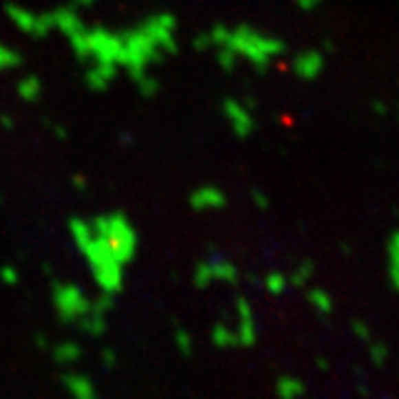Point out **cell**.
Instances as JSON below:
<instances>
[{
	"label": "cell",
	"instance_id": "6da1fadb",
	"mask_svg": "<svg viewBox=\"0 0 399 399\" xmlns=\"http://www.w3.org/2000/svg\"><path fill=\"white\" fill-rule=\"evenodd\" d=\"M177 18L171 12H160L122 34V58L120 67L133 78L149 72V67L177 54Z\"/></svg>",
	"mask_w": 399,
	"mask_h": 399
},
{
	"label": "cell",
	"instance_id": "83f0119b",
	"mask_svg": "<svg viewBox=\"0 0 399 399\" xmlns=\"http://www.w3.org/2000/svg\"><path fill=\"white\" fill-rule=\"evenodd\" d=\"M72 184L78 188V191H85V188L89 186V180H87L83 173H76V175L72 177Z\"/></svg>",
	"mask_w": 399,
	"mask_h": 399
},
{
	"label": "cell",
	"instance_id": "277c9868",
	"mask_svg": "<svg viewBox=\"0 0 399 399\" xmlns=\"http://www.w3.org/2000/svg\"><path fill=\"white\" fill-rule=\"evenodd\" d=\"M89 226L96 237H100L109 246V251L120 264H129L138 251V231L122 211L100 213L89 219Z\"/></svg>",
	"mask_w": 399,
	"mask_h": 399
},
{
	"label": "cell",
	"instance_id": "ba28073f",
	"mask_svg": "<svg viewBox=\"0 0 399 399\" xmlns=\"http://www.w3.org/2000/svg\"><path fill=\"white\" fill-rule=\"evenodd\" d=\"M222 116L226 120L228 129L237 140H248L255 133V116L253 107L248 105V100H237V98H226L222 103Z\"/></svg>",
	"mask_w": 399,
	"mask_h": 399
},
{
	"label": "cell",
	"instance_id": "f1b7e54d",
	"mask_svg": "<svg viewBox=\"0 0 399 399\" xmlns=\"http://www.w3.org/2000/svg\"><path fill=\"white\" fill-rule=\"evenodd\" d=\"M322 3H324V0H297V7L304 9V12H311V9L319 7Z\"/></svg>",
	"mask_w": 399,
	"mask_h": 399
},
{
	"label": "cell",
	"instance_id": "7c38bea8",
	"mask_svg": "<svg viewBox=\"0 0 399 399\" xmlns=\"http://www.w3.org/2000/svg\"><path fill=\"white\" fill-rule=\"evenodd\" d=\"M118 78L116 67H105V65H89L85 72V85L89 91H107L109 87L114 85V80Z\"/></svg>",
	"mask_w": 399,
	"mask_h": 399
},
{
	"label": "cell",
	"instance_id": "836d02e7",
	"mask_svg": "<svg viewBox=\"0 0 399 399\" xmlns=\"http://www.w3.org/2000/svg\"><path fill=\"white\" fill-rule=\"evenodd\" d=\"M118 140H120V144H127V147H129V144L133 142V136L129 133V131H125V133H120V136H118Z\"/></svg>",
	"mask_w": 399,
	"mask_h": 399
},
{
	"label": "cell",
	"instance_id": "9c48e42d",
	"mask_svg": "<svg viewBox=\"0 0 399 399\" xmlns=\"http://www.w3.org/2000/svg\"><path fill=\"white\" fill-rule=\"evenodd\" d=\"M213 279L235 286L237 284V268L231 262H228V259H224L222 255H217V253L208 255L204 262H200L195 266L193 282H195L197 288H204V286L211 284Z\"/></svg>",
	"mask_w": 399,
	"mask_h": 399
},
{
	"label": "cell",
	"instance_id": "8fae6325",
	"mask_svg": "<svg viewBox=\"0 0 399 399\" xmlns=\"http://www.w3.org/2000/svg\"><path fill=\"white\" fill-rule=\"evenodd\" d=\"M291 69L299 80H315L324 72V54L315 52V49L297 54L291 63Z\"/></svg>",
	"mask_w": 399,
	"mask_h": 399
},
{
	"label": "cell",
	"instance_id": "484cf974",
	"mask_svg": "<svg viewBox=\"0 0 399 399\" xmlns=\"http://www.w3.org/2000/svg\"><path fill=\"white\" fill-rule=\"evenodd\" d=\"M18 271H16V266H3L0 268V279H3L5 284H9V286H14V284H18Z\"/></svg>",
	"mask_w": 399,
	"mask_h": 399
},
{
	"label": "cell",
	"instance_id": "30bf717a",
	"mask_svg": "<svg viewBox=\"0 0 399 399\" xmlns=\"http://www.w3.org/2000/svg\"><path fill=\"white\" fill-rule=\"evenodd\" d=\"M188 206H191L195 213L222 211L226 206V193L215 184H202L188 193Z\"/></svg>",
	"mask_w": 399,
	"mask_h": 399
},
{
	"label": "cell",
	"instance_id": "ffe728a7",
	"mask_svg": "<svg viewBox=\"0 0 399 399\" xmlns=\"http://www.w3.org/2000/svg\"><path fill=\"white\" fill-rule=\"evenodd\" d=\"M133 85L138 89V94L142 96V98H153L160 94V80L153 76V74H142V76H138L133 78Z\"/></svg>",
	"mask_w": 399,
	"mask_h": 399
},
{
	"label": "cell",
	"instance_id": "603a6c76",
	"mask_svg": "<svg viewBox=\"0 0 399 399\" xmlns=\"http://www.w3.org/2000/svg\"><path fill=\"white\" fill-rule=\"evenodd\" d=\"M277 391H279V397L282 399H295V397L302 395V384H297L291 377H282L277 382Z\"/></svg>",
	"mask_w": 399,
	"mask_h": 399
},
{
	"label": "cell",
	"instance_id": "8992f818",
	"mask_svg": "<svg viewBox=\"0 0 399 399\" xmlns=\"http://www.w3.org/2000/svg\"><path fill=\"white\" fill-rule=\"evenodd\" d=\"M5 14L9 23L29 38H47L54 32V12H34L25 5L7 3Z\"/></svg>",
	"mask_w": 399,
	"mask_h": 399
},
{
	"label": "cell",
	"instance_id": "f546056e",
	"mask_svg": "<svg viewBox=\"0 0 399 399\" xmlns=\"http://www.w3.org/2000/svg\"><path fill=\"white\" fill-rule=\"evenodd\" d=\"M0 127H3L5 131H12V129L16 127V120L9 114H0Z\"/></svg>",
	"mask_w": 399,
	"mask_h": 399
},
{
	"label": "cell",
	"instance_id": "5bb4252c",
	"mask_svg": "<svg viewBox=\"0 0 399 399\" xmlns=\"http://www.w3.org/2000/svg\"><path fill=\"white\" fill-rule=\"evenodd\" d=\"M237 313H239V326H237V346H253L255 342V322L253 311L244 297H237Z\"/></svg>",
	"mask_w": 399,
	"mask_h": 399
},
{
	"label": "cell",
	"instance_id": "d4e9b609",
	"mask_svg": "<svg viewBox=\"0 0 399 399\" xmlns=\"http://www.w3.org/2000/svg\"><path fill=\"white\" fill-rule=\"evenodd\" d=\"M266 288H268V291H271L273 295H279V293H282L284 291V275H279V273H268L266 275Z\"/></svg>",
	"mask_w": 399,
	"mask_h": 399
},
{
	"label": "cell",
	"instance_id": "7402d4cb",
	"mask_svg": "<svg viewBox=\"0 0 399 399\" xmlns=\"http://www.w3.org/2000/svg\"><path fill=\"white\" fill-rule=\"evenodd\" d=\"M215 63H217V67L222 69L224 74H233L235 69H237V65H239V60L235 58V54H231V52H228L226 47H217Z\"/></svg>",
	"mask_w": 399,
	"mask_h": 399
},
{
	"label": "cell",
	"instance_id": "e0dca14e",
	"mask_svg": "<svg viewBox=\"0 0 399 399\" xmlns=\"http://www.w3.org/2000/svg\"><path fill=\"white\" fill-rule=\"evenodd\" d=\"M78 324H80V331L83 333L91 335V337H100L107 331V313H100V311H94L91 308L85 317L78 319Z\"/></svg>",
	"mask_w": 399,
	"mask_h": 399
},
{
	"label": "cell",
	"instance_id": "4dcf8cb0",
	"mask_svg": "<svg viewBox=\"0 0 399 399\" xmlns=\"http://www.w3.org/2000/svg\"><path fill=\"white\" fill-rule=\"evenodd\" d=\"M103 364H105L107 368H114V366H116V353L111 351V348H109V351L105 348V351H103Z\"/></svg>",
	"mask_w": 399,
	"mask_h": 399
},
{
	"label": "cell",
	"instance_id": "4316f807",
	"mask_svg": "<svg viewBox=\"0 0 399 399\" xmlns=\"http://www.w3.org/2000/svg\"><path fill=\"white\" fill-rule=\"evenodd\" d=\"M251 197H253V202H255V206L259 208V211H266V208H268V197H266V193H262L259 188H255Z\"/></svg>",
	"mask_w": 399,
	"mask_h": 399
},
{
	"label": "cell",
	"instance_id": "d6a6232c",
	"mask_svg": "<svg viewBox=\"0 0 399 399\" xmlns=\"http://www.w3.org/2000/svg\"><path fill=\"white\" fill-rule=\"evenodd\" d=\"M52 131L56 133V138H58V140H67V129H65V127L54 125V127H52Z\"/></svg>",
	"mask_w": 399,
	"mask_h": 399
},
{
	"label": "cell",
	"instance_id": "4fadbf2b",
	"mask_svg": "<svg viewBox=\"0 0 399 399\" xmlns=\"http://www.w3.org/2000/svg\"><path fill=\"white\" fill-rule=\"evenodd\" d=\"M83 27H85V20L78 14V9H74L72 5L54 9V29L63 34L65 38L74 36L78 29H83Z\"/></svg>",
	"mask_w": 399,
	"mask_h": 399
},
{
	"label": "cell",
	"instance_id": "3957f363",
	"mask_svg": "<svg viewBox=\"0 0 399 399\" xmlns=\"http://www.w3.org/2000/svg\"><path fill=\"white\" fill-rule=\"evenodd\" d=\"M67 43L74 49L80 63L120 69V58H122V34L120 32H111V29L100 25H85L74 36H69Z\"/></svg>",
	"mask_w": 399,
	"mask_h": 399
},
{
	"label": "cell",
	"instance_id": "ac0fdd59",
	"mask_svg": "<svg viewBox=\"0 0 399 399\" xmlns=\"http://www.w3.org/2000/svg\"><path fill=\"white\" fill-rule=\"evenodd\" d=\"M83 355V348L76 342H60L54 346V362L58 364H74Z\"/></svg>",
	"mask_w": 399,
	"mask_h": 399
},
{
	"label": "cell",
	"instance_id": "cb8c5ba5",
	"mask_svg": "<svg viewBox=\"0 0 399 399\" xmlns=\"http://www.w3.org/2000/svg\"><path fill=\"white\" fill-rule=\"evenodd\" d=\"M175 344H177L180 351H182V355H184V357H188V355L193 353L191 337H188V333H186V331H182V328H177V333H175Z\"/></svg>",
	"mask_w": 399,
	"mask_h": 399
},
{
	"label": "cell",
	"instance_id": "d6986e66",
	"mask_svg": "<svg viewBox=\"0 0 399 399\" xmlns=\"http://www.w3.org/2000/svg\"><path fill=\"white\" fill-rule=\"evenodd\" d=\"M20 65H23V54H20L16 47L7 45V43L0 40V74L18 69Z\"/></svg>",
	"mask_w": 399,
	"mask_h": 399
},
{
	"label": "cell",
	"instance_id": "7a4b0ae2",
	"mask_svg": "<svg viewBox=\"0 0 399 399\" xmlns=\"http://www.w3.org/2000/svg\"><path fill=\"white\" fill-rule=\"evenodd\" d=\"M193 47L197 52H208L213 47H226L228 52L235 54L237 60H244L259 74H264L286 52L284 40H279L273 34L259 32L257 27L246 23H239L235 27L217 23L208 32L195 36Z\"/></svg>",
	"mask_w": 399,
	"mask_h": 399
},
{
	"label": "cell",
	"instance_id": "1f68e13d",
	"mask_svg": "<svg viewBox=\"0 0 399 399\" xmlns=\"http://www.w3.org/2000/svg\"><path fill=\"white\" fill-rule=\"evenodd\" d=\"M98 0H72V7L74 9H87V7H94Z\"/></svg>",
	"mask_w": 399,
	"mask_h": 399
},
{
	"label": "cell",
	"instance_id": "9a60e30c",
	"mask_svg": "<svg viewBox=\"0 0 399 399\" xmlns=\"http://www.w3.org/2000/svg\"><path fill=\"white\" fill-rule=\"evenodd\" d=\"M63 384H65V388L74 399H100L91 379L80 375V373H65Z\"/></svg>",
	"mask_w": 399,
	"mask_h": 399
},
{
	"label": "cell",
	"instance_id": "e575fe53",
	"mask_svg": "<svg viewBox=\"0 0 399 399\" xmlns=\"http://www.w3.org/2000/svg\"><path fill=\"white\" fill-rule=\"evenodd\" d=\"M0 204H3V195H0Z\"/></svg>",
	"mask_w": 399,
	"mask_h": 399
},
{
	"label": "cell",
	"instance_id": "2e32d148",
	"mask_svg": "<svg viewBox=\"0 0 399 399\" xmlns=\"http://www.w3.org/2000/svg\"><path fill=\"white\" fill-rule=\"evenodd\" d=\"M16 96L27 105H34L43 98V80L36 74H27L16 83Z\"/></svg>",
	"mask_w": 399,
	"mask_h": 399
},
{
	"label": "cell",
	"instance_id": "44dd1931",
	"mask_svg": "<svg viewBox=\"0 0 399 399\" xmlns=\"http://www.w3.org/2000/svg\"><path fill=\"white\" fill-rule=\"evenodd\" d=\"M211 339H213V344L219 346V348L237 346V335H235V331H231V328H228L226 324H222V322L213 326Z\"/></svg>",
	"mask_w": 399,
	"mask_h": 399
},
{
	"label": "cell",
	"instance_id": "52a82bcc",
	"mask_svg": "<svg viewBox=\"0 0 399 399\" xmlns=\"http://www.w3.org/2000/svg\"><path fill=\"white\" fill-rule=\"evenodd\" d=\"M54 306L58 317L65 324L78 322L80 317H85L91 311V302L87 299V295L76 284H65V282H54Z\"/></svg>",
	"mask_w": 399,
	"mask_h": 399
},
{
	"label": "cell",
	"instance_id": "5b68a950",
	"mask_svg": "<svg viewBox=\"0 0 399 399\" xmlns=\"http://www.w3.org/2000/svg\"><path fill=\"white\" fill-rule=\"evenodd\" d=\"M78 251L85 255L98 286L103 288V293L116 295V293L122 291V286H125L122 264L114 257V253L109 251V246L103 242V239L94 235V231H91V237L85 242V246H80Z\"/></svg>",
	"mask_w": 399,
	"mask_h": 399
}]
</instances>
